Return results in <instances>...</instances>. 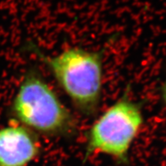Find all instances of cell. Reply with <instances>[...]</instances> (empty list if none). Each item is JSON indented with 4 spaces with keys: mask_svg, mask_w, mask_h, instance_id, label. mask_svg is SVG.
Listing matches in <instances>:
<instances>
[{
    "mask_svg": "<svg viewBox=\"0 0 166 166\" xmlns=\"http://www.w3.org/2000/svg\"><path fill=\"white\" fill-rule=\"evenodd\" d=\"M162 99L166 105V78L163 82L162 87Z\"/></svg>",
    "mask_w": 166,
    "mask_h": 166,
    "instance_id": "5",
    "label": "cell"
},
{
    "mask_svg": "<svg viewBox=\"0 0 166 166\" xmlns=\"http://www.w3.org/2000/svg\"><path fill=\"white\" fill-rule=\"evenodd\" d=\"M40 150L37 135L28 128L14 122L0 128V166H27Z\"/></svg>",
    "mask_w": 166,
    "mask_h": 166,
    "instance_id": "4",
    "label": "cell"
},
{
    "mask_svg": "<svg viewBox=\"0 0 166 166\" xmlns=\"http://www.w3.org/2000/svg\"><path fill=\"white\" fill-rule=\"evenodd\" d=\"M142 124L141 107L126 92L91 127L88 134L87 155L99 152L126 161L129 149Z\"/></svg>",
    "mask_w": 166,
    "mask_h": 166,
    "instance_id": "3",
    "label": "cell"
},
{
    "mask_svg": "<svg viewBox=\"0 0 166 166\" xmlns=\"http://www.w3.org/2000/svg\"><path fill=\"white\" fill-rule=\"evenodd\" d=\"M9 112L12 122L45 135L66 134L76 124L53 88L34 69L25 73Z\"/></svg>",
    "mask_w": 166,
    "mask_h": 166,
    "instance_id": "2",
    "label": "cell"
},
{
    "mask_svg": "<svg viewBox=\"0 0 166 166\" xmlns=\"http://www.w3.org/2000/svg\"><path fill=\"white\" fill-rule=\"evenodd\" d=\"M32 52L50 71L58 85L83 115L96 114L103 88V52L69 47L56 55H49L29 43Z\"/></svg>",
    "mask_w": 166,
    "mask_h": 166,
    "instance_id": "1",
    "label": "cell"
}]
</instances>
